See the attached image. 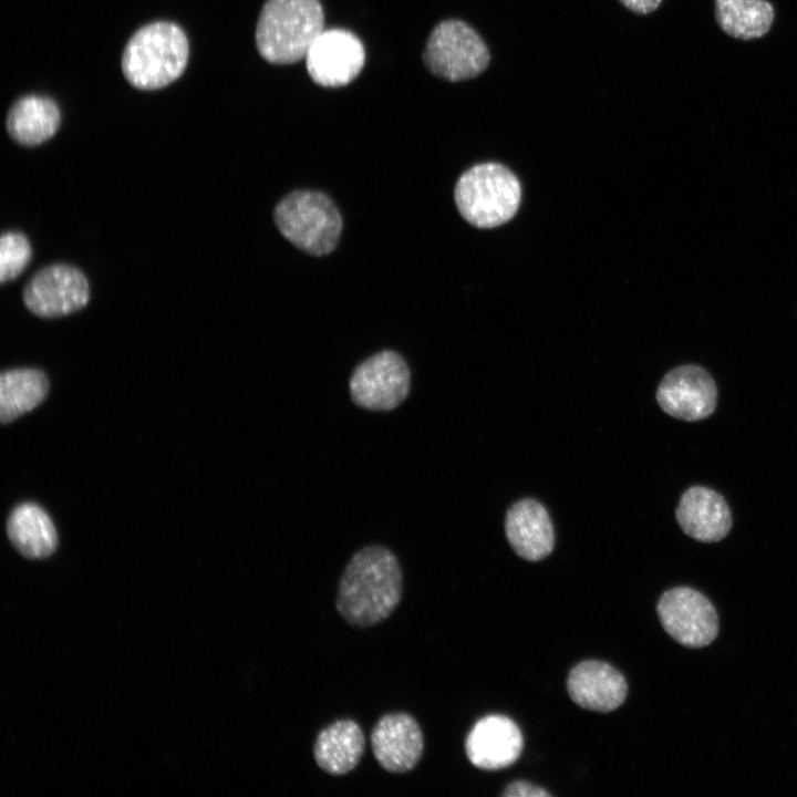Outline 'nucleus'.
<instances>
[{"instance_id":"11","label":"nucleus","mask_w":797,"mask_h":797,"mask_svg":"<svg viewBox=\"0 0 797 797\" xmlns=\"http://www.w3.org/2000/svg\"><path fill=\"white\" fill-rule=\"evenodd\" d=\"M308 74L324 87L344 86L361 72L365 52L361 40L344 29L323 30L306 55Z\"/></svg>"},{"instance_id":"12","label":"nucleus","mask_w":797,"mask_h":797,"mask_svg":"<svg viewBox=\"0 0 797 797\" xmlns=\"http://www.w3.org/2000/svg\"><path fill=\"white\" fill-rule=\"evenodd\" d=\"M372 753L377 764L392 774H405L421 762L425 741L416 718L406 712L381 716L370 734Z\"/></svg>"},{"instance_id":"6","label":"nucleus","mask_w":797,"mask_h":797,"mask_svg":"<svg viewBox=\"0 0 797 797\" xmlns=\"http://www.w3.org/2000/svg\"><path fill=\"white\" fill-rule=\"evenodd\" d=\"M423 60L436 76L459 82L482 74L489 65L490 53L475 29L465 21L448 19L432 30Z\"/></svg>"},{"instance_id":"1","label":"nucleus","mask_w":797,"mask_h":797,"mask_svg":"<svg viewBox=\"0 0 797 797\" xmlns=\"http://www.w3.org/2000/svg\"><path fill=\"white\" fill-rule=\"evenodd\" d=\"M403 593V571L395 553L370 545L358 550L341 573L335 609L352 628L366 629L385 621Z\"/></svg>"},{"instance_id":"10","label":"nucleus","mask_w":797,"mask_h":797,"mask_svg":"<svg viewBox=\"0 0 797 797\" xmlns=\"http://www.w3.org/2000/svg\"><path fill=\"white\" fill-rule=\"evenodd\" d=\"M660 407L674 418L696 422L708 417L717 405V387L700 365L684 364L667 372L656 391Z\"/></svg>"},{"instance_id":"2","label":"nucleus","mask_w":797,"mask_h":797,"mask_svg":"<svg viewBox=\"0 0 797 797\" xmlns=\"http://www.w3.org/2000/svg\"><path fill=\"white\" fill-rule=\"evenodd\" d=\"M323 27L319 0H267L257 22L256 45L270 63H294L306 58Z\"/></svg>"},{"instance_id":"22","label":"nucleus","mask_w":797,"mask_h":797,"mask_svg":"<svg viewBox=\"0 0 797 797\" xmlns=\"http://www.w3.org/2000/svg\"><path fill=\"white\" fill-rule=\"evenodd\" d=\"M31 257V244L23 232L3 231L0 238V282L17 278L27 268Z\"/></svg>"},{"instance_id":"7","label":"nucleus","mask_w":797,"mask_h":797,"mask_svg":"<svg viewBox=\"0 0 797 797\" xmlns=\"http://www.w3.org/2000/svg\"><path fill=\"white\" fill-rule=\"evenodd\" d=\"M410 387V368L402 355L391 350L361 362L349 381L352 401L370 411L394 410L405 401Z\"/></svg>"},{"instance_id":"18","label":"nucleus","mask_w":797,"mask_h":797,"mask_svg":"<svg viewBox=\"0 0 797 797\" xmlns=\"http://www.w3.org/2000/svg\"><path fill=\"white\" fill-rule=\"evenodd\" d=\"M61 123L58 104L50 97L27 95L10 107L6 127L19 144L35 146L51 138Z\"/></svg>"},{"instance_id":"23","label":"nucleus","mask_w":797,"mask_h":797,"mask_svg":"<svg viewBox=\"0 0 797 797\" xmlns=\"http://www.w3.org/2000/svg\"><path fill=\"white\" fill-rule=\"evenodd\" d=\"M505 797H550L551 795L536 786L526 782H514L508 785L503 793Z\"/></svg>"},{"instance_id":"24","label":"nucleus","mask_w":797,"mask_h":797,"mask_svg":"<svg viewBox=\"0 0 797 797\" xmlns=\"http://www.w3.org/2000/svg\"><path fill=\"white\" fill-rule=\"evenodd\" d=\"M622 6H624L630 11L636 13V14H649L653 11H655L662 0H618Z\"/></svg>"},{"instance_id":"20","label":"nucleus","mask_w":797,"mask_h":797,"mask_svg":"<svg viewBox=\"0 0 797 797\" xmlns=\"http://www.w3.org/2000/svg\"><path fill=\"white\" fill-rule=\"evenodd\" d=\"M49 382L35 369H14L0 376V417L9 423L37 407L45 397Z\"/></svg>"},{"instance_id":"5","label":"nucleus","mask_w":797,"mask_h":797,"mask_svg":"<svg viewBox=\"0 0 797 797\" xmlns=\"http://www.w3.org/2000/svg\"><path fill=\"white\" fill-rule=\"evenodd\" d=\"M280 232L299 249L315 256L331 252L342 231V218L323 193L296 190L281 199L273 213Z\"/></svg>"},{"instance_id":"8","label":"nucleus","mask_w":797,"mask_h":797,"mask_svg":"<svg viewBox=\"0 0 797 797\" xmlns=\"http://www.w3.org/2000/svg\"><path fill=\"white\" fill-rule=\"evenodd\" d=\"M22 300L29 311L38 317L68 315L89 303V280L73 265L51 263L40 268L25 282Z\"/></svg>"},{"instance_id":"3","label":"nucleus","mask_w":797,"mask_h":797,"mask_svg":"<svg viewBox=\"0 0 797 797\" xmlns=\"http://www.w3.org/2000/svg\"><path fill=\"white\" fill-rule=\"evenodd\" d=\"M188 53V40L180 27L153 22L138 29L126 43L122 71L136 89H162L183 74Z\"/></svg>"},{"instance_id":"19","label":"nucleus","mask_w":797,"mask_h":797,"mask_svg":"<svg viewBox=\"0 0 797 797\" xmlns=\"http://www.w3.org/2000/svg\"><path fill=\"white\" fill-rule=\"evenodd\" d=\"M7 532L15 549L32 559L50 556L58 544L51 518L39 505L32 503L21 504L12 510Z\"/></svg>"},{"instance_id":"9","label":"nucleus","mask_w":797,"mask_h":797,"mask_svg":"<svg viewBox=\"0 0 797 797\" xmlns=\"http://www.w3.org/2000/svg\"><path fill=\"white\" fill-rule=\"evenodd\" d=\"M665 632L686 648H704L718 634V617L712 602L690 587L665 591L656 605Z\"/></svg>"},{"instance_id":"4","label":"nucleus","mask_w":797,"mask_h":797,"mask_svg":"<svg viewBox=\"0 0 797 797\" xmlns=\"http://www.w3.org/2000/svg\"><path fill=\"white\" fill-rule=\"evenodd\" d=\"M454 196L464 219L479 228H491L515 216L521 199V187L510 169L489 162L463 173Z\"/></svg>"},{"instance_id":"14","label":"nucleus","mask_w":797,"mask_h":797,"mask_svg":"<svg viewBox=\"0 0 797 797\" xmlns=\"http://www.w3.org/2000/svg\"><path fill=\"white\" fill-rule=\"evenodd\" d=\"M675 517L683 532L701 542L722 540L733 525L724 497L705 486H692L682 494Z\"/></svg>"},{"instance_id":"17","label":"nucleus","mask_w":797,"mask_h":797,"mask_svg":"<svg viewBox=\"0 0 797 797\" xmlns=\"http://www.w3.org/2000/svg\"><path fill=\"white\" fill-rule=\"evenodd\" d=\"M364 749L365 737L360 724L352 718H341L318 733L313 758L328 775L343 776L359 765Z\"/></svg>"},{"instance_id":"21","label":"nucleus","mask_w":797,"mask_h":797,"mask_svg":"<svg viewBox=\"0 0 797 797\" xmlns=\"http://www.w3.org/2000/svg\"><path fill=\"white\" fill-rule=\"evenodd\" d=\"M715 12L721 29L741 40L765 35L775 15L773 6L766 0H715Z\"/></svg>"},{"instance_id":"13","label":"nucleus","mask_w":797,"mask_h":797,"mask_svg":"<svg viewBox=\"0 0 797 797\" xmlns=\"http://www.w3.org/2000/svg\"><path fill=\"white\" fill-rule=\"evenodd\" d=\"M524 739L516 723L504 715H488L475 723L465 741L468 760L480 769L497 770L515 763Z\"/></svg>"},{"instance_id":"15","label":"nucleus","mask_w":797,"mask_h":797,"mask_svg":"<svg viewBox=\"0 0 797 797\" xmlns=\"http://www.w3.org/2000/svg\"><path fill=\"white\" fill-rule=\"evenodd\" d=\"M567 690L580 707L607 713L623 703L628 686L624 676L613 666L590 660L570 671Z\"/></svg>"},{"instance_id":"16","label":"nucleus","mask_w":797,"mask_h":797,"mask_svg":"<svg viewBox=\"0 0 797 797\" xmlns=\"http://www.w3.org/2000/svg\"><path fill=\"white\" fill-rule=\"evenodd\" d=\"M505 530L511 548L522 559L538 561L552 551L551 520L546 508L535 499H521L508 509Z\"/></svg>"}]
</instances>
